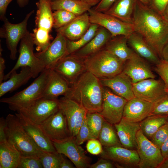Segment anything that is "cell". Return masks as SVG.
Instances as JSON below:
<instances>
[{
  "label": "cell",
  "mask_w": 168,
  "mask_h": 168,
  "mask_svg": "<svg viewBox=\"0 0 168 168\" xmlns=\"http://www.w3.org/2000/svg\"><path fill=\"white\" fill-rule=\"evenodd\" d=\"M153 105L154 103L135 97L126 103L122 118L139 123L150 115Z\"/></svg>",
  "instance_id": "obj_23"
},
{
  "label": "cell",
  "mask_w": 168,
  "mask_h": 168,
  "mask_svg": "<svg viewBox=\"0 0 168 168\" xmlns=\"http://www.w3.org/2000/svg\"><path fill=\"white\" fill-rule=\"evenodd\" d=\"M12 0H0V19L3 21L6 18V14L7 7Z\"/></svg>",
  "instance_id": "obj_49"
},
{
  "label": "cell",
  "mask_w": 168,
  "mask_h": 168,
  "mask_svg": "<svg viewBox=\"0 0 168 168\" xmlns=\"http://www.w3.org/2000/svg\"><path fill=\"white\" fill-rule=\"evenodd\" d=\"M138 1L142 4L146 5L151 6V5L152 0H136Z\"/></svg>",
  "instance_id": "obj_58"
},
{
  "label": "cell",
  "mask_w": 168,
  "mask_h": 168,
  "mask_svg": "<svg viewBox=\"0 0 168 168\" xmlns=\"http://www.w3.org/2000/svg\"><path fill=\"white\" fill-rule=\"evenodd\" d=\"M155 70L164 82L168 93V62L161 58L156 64Z\"/></svg>",
  "instance_id": "obj_43"
},
{
  "label": "cell",
  "mask_w": 168,
  "mask_h": 168,
  "mask_svg": "<svg viewBox=\"0 0 168 168\" xmlns=\"http://www.w3.org/2000/svg\"><path fill=\"white\" fill-rule=\"evenodd\" d=\"M34 12V10L31 11L23 21L18 23H12L7 17L3 21L4 24L0 29V37L5 39L7 47L10 51V57L12 60L16 58L18 43L29 31L27 28V22Z\"/></svg>",
  "instance_id": "obj_8"
},
{
  "label": "cell",
  "mask_w": 168,
  "mask_h": 168,
  "mask_svg": "<svg viewBox=\"0 0 168 168\" xmlns=\"http://www.w3.org/2000/svg\"><path fill=\"white\" fill-rule=\"evenodd\" d=\"M158 168H168V157L164 160Z\"/></svg>",
  "instance_id": "obj_57"
},
{
  "label": "cell",
  "mask_w": 168,
  "mask_h": 168,
  "mask_svg": "<svg viewBox=\"0 0 168 168\" xmlns=\"http://www.w3.org/2000/svg\"><path fill=\"white\" fill-rule=\"evenodd\" d=\"M91 7L98 4L101 0H82Z\"/></svg>",
  "instance_id": "obj_54"
},
{
  "label": "cell",
  "mask_w": 168,
  "mask_h": 168,
  "mask_svg": "<svg viewBox=\"0 0 168 168\" xmlns=\"http://www.w3.org/2000/svg\"><path fill=\"white\" fill-rule=\"evenodd\" d=\"M136 0H116L104 13L124 21L133 24Z\"/></svg>",
  "instance_id": "obj_32"
},
{
  "label": "cell",
  "mask_w": 168,
  "mask_h": 168,
  "mask_svg": "<svg viewBox=\"0 0 168 168\" xmlns=\"http://www.w3.org/2000/svg\"><path fill=\"white\" fill-rule=\"evenodd\" d=\"M59 109L58 99L42 98L19 112L33 123L40 125Z\"/></svg>",
  "instance_id": "obj_14"
},
{
  "label": "cell",
  "mask_w": 168,
  "mask_h": 168,
  "mask_svg": "<svg viewBox=\"0 0 168 168\" xmlns=\"http://www.w3.org/2000/svg\"><path fill=\"white\" fill-rule=\"evenodd\" d=\"M83 60L86 70L100 79L120 74L125 63L104 48Z\"/></svg>",
  "instance_id": "obj_4"
},
{
  "label": "cell",
  "mask_w": 168,
  "mask_h": 168,
  "mask_svg": "<svg viewBox=\"0 0 168 168\" xmlns=\"http://www.w3.org/2000/svg\"><path fill=\"white\" fill-rule=\"evenodd\" d=\"M161 58L168 62V42L163 49L161 52Z\"/></svg>",
  "instance_id": "obj_53"
},
{
  "label": "cell",
  "mask_w": 168,
  "mask_h": 168,
  "mask_svg": "<svg viewBox=\"0 0 168 168\" xmlns=\"http://www.w3.org/2000/svg\"><path fill=\"white\" fill-rule=\"evenodd\" d=\"M21 68L19 73H17L16 71L12 72L9 75L7 81L0 83V97L7 92L16 90L33 78L30 67H24Z\"/></svg>",
  "instance_id": "obj_30"
},
{
  "label": "cell",
  "mask_w": 168,
  "mask_h": 168,
  "mask_svg": "<svg viewBox=\"0 0 168 168\" xmlns=\"http://www.w3.org/2000/svg\"><path fill=\"white\" fill-rule=\"evenodd\" d=\"M51 69L64 78L70 86L86 71L83 59L72 54L63 58Z\"/></svg>",
  "instance_id": "obj_19"
},
{
  "label": "cell",
  "mask_w": 168,
  "mask_h": 168,
  "mask_svg": "<svg viewBox=\"0 0 168 168\" xmlns=\"http://www.w3.org/2000/svg\"></svg>",
  "instance_id": "obj_59"
},
{
  "label": "cell",
  "mask_w": 168,
  "mask_h": 168,
  "mask_svg": "<svg viewBox=\"0 0 168 168\" xmlns=\"http://www.w3.org/2000/svg\"><path fill=\"white\" fill-rule=\"evenodd\" d=\"M104 86L100 80L86 71L70 86L65 96L78 103L87 112L99 113L102 109Z\"/></svg>",
  "instance_id": "obj_2"
},
{
  "label": "cell",
  "mask_w": 168,
  "mask_h": 168,
  "mask_svg": "<svg viewBox=\"0 0 168 168\" xmlns=\"http://www.w3.org/2000/svg\"><path fill=\"white\" fill-rule=\"evenodd\" d=\"M135 97L154 103L167 93L162 79L148 78L133 83Z\"/></svg>",
  "instance_id": "obj_15"
},
{
  "label": "cell",
  "mask_w": 168,
  "mask_h": 168,
  "mask_svg": "<svg viewBox=\"0 0 168 168\" xmlns=\"http://www.w3.org/2000/svg\"><path fill=\"white\" fill-rule=\"evenodd\" d=\"M100 155L111 161L117 168L138 167L140 158L136 150L128 149L122 146L104 147Z\"/></svg>",
  "instance_id": "obj_13"
},
{
  "label": "cell",
  "mask_w": 168,
  "mask_h": 168,
  "mask_svg": "<svg viewBox=\"0 0 168 168\" xmlns=\"http://www.w3.org/2000/svg\"><path fill=\"white\" fill-rule=\"evenodd\" d=\"M116 0H101L94 9L95 11L104 12L111 7Z\"/></svg>",
  "instance_id": "obj_47"
},
{
  "label": "cell",
  "mask_w": 168,
  "mask_h": 168,
  "mask_svg": "<svg viewBox=\"0 0 168 168\" xmlns=\"http://www.w3.org/2000/svg\"><path fill=\"white\" fill-rule=\"evenodd\" d=\"M168 138V122L161 126L150 139L159 148Z\"/></svg>",
  "instance_id": "obj_42"
},
{
  "label": "cell",
  "mask_w": 168,
  "mask_h": 168,
  "mask_svg": "<svg viewBox=\"0 0 168 168\" xmlns=\"http://www.w3.org/2000/svg\"><path fill=\"white\" fill-rule=\"evenodd\" d=\"M74 164L70 160H68L63 156L60 165V168H74Z\"/></svg>",
  "instance_id": "obj_52"
},
{
  "label": "cell",
  "mask_w": 168,
  "mask_h": 168,
  "mask_svg": "<svg viewBox=\"0 0 168 168\" xmlns=\"http://www.w3.org/2000/svg\"><path fill=\"white\" fill-rule=\"evenodd\" d=\"M127 43V37L126 36L112 37L104 48L125 62L135 53L128 47Z\"/></svg>",
  "instance_id": "obj_31"
},
{
  "label": "cell",
  "mask_w": 168,
  "mask_h": 168,
  "mask_svg": "<svg viewBox=\"0 0 168 168\" xmlns=\"http://www.w3.org/2000/svg\"><path fill=\"white\" fill-rule=\"evenodd\" d=\"M161 15L164 19L168 22V3Z\"/></svg>",
  "instance_id": "obj_56"
},
{
  "label": "cell",
  "mask_w": 168,
  "mask_h": 168,
  "mask_svg": "<svg viewBox=\"0 0 168 168\" xmlns=\"http://www.w3.org/2000/svg\"><path fill=\"white\" fill-rule=\"evenodd\" d=\"M2 49L0 44V83L3 82L4 80L5 76L4 72L5 69V61L2 56Z\"/></svg>",
  "instance_id": "obj_50"
},
{
  "label": "cell",
  "mask_w": 168,
  "mask_h": 168,
  "mask_svg": "<svg viewBox=\"0 0 168 168\" xmlns=\"http://www.w3.org/2000/svg\"><path fill=\"white\" fill-rule=\"evenodd\" d=\"M34 45L32 34L28 31L20 41L19 56L17 62L12 70L5 75L4 80L7 79L11 73L20 68L30 67L34 78L38 77L45 69L44 64L34 53Z\"/></svg>",
  "instance_id": "obj_6"
},
{
  "label": "cell",
  "mask_w": 168,
  "mask_h": 168,
  "mask_svg": "<svg viewBox=\"0 0 168 168\" xmlns=\"http://www.w3.org/2000/svg\"><path fill=\"white\" fill-rule=\"evenodd\" d=\"M70 88V86L67 81L51 69L50 77L44 91L43 97L52 100L58 99L59 96H66L69 92Z\"/></svg>",
  "instance_id": "obj_28"
},
{
  "label": "cell",
  "mask_w": 168,
  "mask_h": 168,
  "mask_svg": "<svg viewBox=\"0 0 168 168\" xmlns=\"http://www.w3.org/2000/svg\"><path fill=\"white\" fill-rule=\"evenodd\" d=\"M51 69L45 68L28 87L13 96L3 98L0 102L7 104L12 110L20 112L43 97L49 81Z\"/></svg>",
  "instance_id": "obj_3"
},
{
  "label": "cell",
  "mask_w": 168,
  "mask_h": 168,
  "mask_svg": "<svg viewBox=\"0 0 168 168\" xmlns=\"http://www.w3.org/2000/svg\"><path fill=\"white\" fill-rule=\"evenodd\" d=\"M161 154L164 160L168 157V138L162 144L160 147Z\"/></svg>",
  "instance_id": "obj_51"
},
{
  "label": "cell",
  "mask_w": 168,
  "mask_h": 168,
  "mask_svg": "<svg viewBox=\"0 0 168 168\" xmlns=\"http://www.w3.org/2000/svg\"><path fill=\"white\" fill-rule=\"evenodd\" d=\"M58 107L66 117L71 137L75 138L87 111L74 100L64 96L58 99Z\"/></svg>",
  "instance_id": "obj_10"
},
{
  "label": "cell",
  "mask_w": 168,
  "mask_h": 168,
  "mask_svg": "<svg viewBox=\"0 0 168 168\" xmlns=\"http://www.w3.org/2000/svg\"><path fill=\"white\" fill-rule=\"evenodd\" d=\"M103 86L128 101L135 97L133 91V83L129 77L121 72L112 77L100 79Z\"/></svg>",
  "instance_id": "obj_24"
},
{
  "label": "cell",
  "mask_w": 168,
  "mask_h": 168,
  "mask_svg": "<svg viewBox=\"0 0 168 168\" xmlns=\"http://www.w3.org/2000/svg\"><path fill=\"white\" fill-rule=\"evenodd\" d=\"M99 27L97 24H91L86 33L78 40L71 41L67 39L68 55L74 53L87 44L95 36Z\"/></svg>",
  "instance_id": "obj_36"
},
{
  "label": "cell",
  "mask_w": 168,
  "mask_h": 168,
  "mask_svg": "<svg viewBox=\"0 0 168 168\" xmlns=\"http://www.w3.org/2000/svg\"><path fill=\"white\" fill-rule=\"evenodd\" d=\"M168 3V0H152L151 6L161 14Z\"/></svg>",
  "instance_id": "obj_48"
},
{
  "label": "cell",
  "mask_w": 168,
  "mask_h": 168,
  "mask_svg": "<svg viewBox=\"0 0 168 168\" xmlns=\"http://www.w3.org/2000/svg\"><path fill=\"white\" fill-rule=\"evenodd\" d=\"M91 23L87 12L77 16L65 26L56 30L67 39L71 41L78 40L87 31Z\"/></svg>",
  "instance_id": "obj_26"
},
{
  "label": "cell",
  "mask_w": 168,
  "mask_h": 168,
  "mask_svg": "<svg viewBox=\"0 0 168 168\" xmlns=\"http://www.w3.org/2000/svg\"><path fill=\"white\" fill-rule=\"evenodd\" d=\"M5 121L4 130L6 138L21 156H38L42 150L26 132L15 114H8Z\"/></svg>",
  "instance_id": "obj_5"
},
{
  "label": "cell",
  "mask_w": 168,
  "mask_h": 168,
  "mask_svg": "<svg viewBox=\"0 0 168 168\" xmlns=\"http://www.w3.org/2000/svg\"><path fill=\"white\" fill-rule=\"evenodd\" d=\"M114 125L122 146L128 149L137 150L136 135L140 129L139 123L129 121L122 118L119 122Z\"/></svg>",
  "instance_id": "obj_25"
},
{
  "label": "cell",
  "mask_w": 168,
  "mask_h": 168,
  "mask_svg": "<svg viewBox=\"0 0 168 168\" xmlns=\"http://www.w3.org/2000/svg\"><path fill=\"white\" fill-rule=\"evenodd\" d=\"M39 125L52 142L64 141L71 137L66 117L59 109Z\"/></svg>",
  "instance_id": "obj_12"
},
{
  "label": "cell",
  "mask_w": 168,
  "mask_h": 168,
  "mask_svg": "<svg viewBox=\"0 0 168 168\" xmlns=\"http://www.w3.org/2000/svg\"><path fill=\"white\" fill-rule=\"evenodd\" d=\"M63 156V154L57 151L49 152L43 150L38 156L44 168H60Z\"/></svg>",
  "instance_id": "obj_38"
},
{
  "label": "cell",
  "mask_w": 168,
  "mask_h": 168,
  "mask_svg": "<svg viewBox=\"0 0 168 168\" xmlns=\"http://www.w3.org/2000/svg\"><path fill=\"white\" fill-rule=\"evenodd\" d=\"M112 37L108 30L100 26L91 40L84 46L72 54L84 59L103 49Z\"/></svg>",
  "instance_id": "obj_27"
},
{
  "label": "cell",
  "mask_w": 168,
  "mask_h": 168,
  "mask_svg": "<svg viewBox=\"0 0 168 168\" xmlns=\"http://www.w3.org/2000/svg\"><path fill=\"white\" fill-rule=\"evenodd\" d=\"M168 115H150L139 122L140 129L149 139L161 126L168 122Z\"/></svg>",
  "instance_id": "obj_34"
},
{
  "label": "cell",
  "mask_w": 168,
  "mask_h": 168,
  "mask_svg": "<svg viewBox=\"0 0 168 168\" xmlns=\"http://www.w3.org/2000/svg\"><path fill=\"white\" fill-rule=\"evenodd\" d=\"M98 139L88 140L86 145L87 151L93 155H100L102 152L103 148L101 142Z\"/></svg>",
  "instance_id": "obj_45"
},
{
  "label": "cell",
  "mask_w": 168,
  "mask_h": 168,
  "mask_svg": "<svg viewBox=\"0 0 168 168\" xmlns=\"http://www.w3.org/2000/svg\"><path fill=\"white\" fill-rule=\"evenodd\" d=\"M137 150L140 158L139 168H158L164 160L157 146L139 130L136 135Z\"/></svg>",
  "instance_id": "obj_7"
},
{
  "label": "cell",
  "mask_w": 168,
  "mask_h": 168,
  "mask_svg": "<svg viewBox=\"0 0 168 168\" xmlns=\"http://www.w3.org/2000/svg\"><path fill=\"white\" fill-rule=\"evenodd\" d=\"M86 119L90 132V139H98L105 119L97 112H87Z\"/></svg>",
  "instance_id": "obj_37"
},
{
  "label": "cell",
  "mask_w": 168,
  "mask_h": 168,
  "mask_svg": "<svg viewBox=\"0 0 168 168\" xmlns=\"http://www.w3.org/2000/svg\"><path fill=\"white\" fill-rule=\"evenodd\" d=\"M15 114L26 132L40 149L49 152L56 151L53 142L39 125L31 121L20 113L17 112Z\"/></svg>",
  "instance_id": "obj_21"
},
{
  "label": "cell",
  "mask_w": 168,
  "mask_h": 168,
  "mask_svg": "<svg viewBox=\"0 0 168 168\" xmlns=\"http://www.w3.org/2000/svg\"><path fill=\"white\" fill-rule=\"evenodd\" d=\"M77 16L73 13L67 11L59 9L53 12V28L56 29L67 25Z\"/></svg>",
  "instance_id": "obj_39"
},
{
  "label": "cell",
  "mask_w": 168,
  "mask_h": 168,
  "mask_svg": "<svg viewBox=\"0 0 168 168\" xmlns=\"http://www.w3.org/2000/svg\"><path fill=\"white\" fill-rule=\"evenodd\" d=\"M5 127L4 123L0 124V168H17L21 155L7 139Z\"/></svg>",
  "instance_id": "obj_22"
},
{
  "label": "cell",
  "mask_w": 168,
  "mask_h": 168,
  "mask_svg": "<svg viewBox=\"0 0 168 168\" xmlns=\"http://www.w3.org/2000/svg\"><path fill=\"white\" fill-rule=\"evenodd\" d=\"M76 144L79 145L90 139V132L87 124L86 117L76 136L74 138Z\"/></svg>",
  "instance_id": "obj_44"
},
{
  "label": "cell",
  "mask_w": 168,
  "mask_h": 168,
  "mask_svg": "<svg viewBox=\"0 0 168 168\" xmlns=\"http://www.w3.org/2000/svg\"><path fill=\"white\" fill-rule=\"evenodd\" d=\"M53 10H64L76 16L87 12L91 7L82 0H51Z\"/></svg>",
  "instance_id": "obj_33"
},
{
  "label": "cell",
  "mask_w": 168,
  "mask_h": 168,
  "mask_svg": "<svg viewBox=\"0 0 168 168\" xmlns=\"http://www.w3.org/2000/svg\"><path fill=\"white\" fill-rule=\"evenodd\" d=\"M53 143L56 151L67 157L76 167L89 168L91 158L86 155L84 149L76 144L74 138L71 137L64 141Z\"/></svg>",
  "instance_id": "obj_18"
},
{
  "label": "cell",
  "mask_w": 168,
  "mask_h": 168,
  "mask_svg": "<svg viewBox=\"0 0 168 168\" xmlns=\"http://www.w3.org/2000/svg\"><path fill=\"white\" fill-rule=\"evenodd\" d=\"M51 0H38L36 3L37 7L35 17V27L32 35L35 36L50 37L53 28V12Z\"/></svg>",
  "instance_id": "obj_16"
},
{
  "label": "cell",
  "mask_w": 168,
  "mask_h": 168,
  "mask_svg": "<svg viewBox=\"0 0 168 168\" xmlns=\"http://www.w3.org/2000/svg\"><path fill=\"white\" fill-rule=\"evenodd\" d=\"M29 0H16L17 3L19 6L21 8L27 5Z\"/></svg>",
  "instance_id": "obj_55"
},
{
  "label": "cell",
  "mask_w": 168,
  "mask_h": 168,
  "mask_svg": "<svg viewBox=\"0 0 168 168\" xmlns=\"http://www.w3.org/2000/svg\"><path fill=\"white\" fill-rule=\"evenodd\" d=\"M134 31L139 34L161 58L168 42V22L151 5L136 1L133 16Z\"/></svg>",
  "instance_id": "obj_1"
},
{
  "label": "cell",
  "mask_w": 168,
  "mask_h": 168,
  "mask_svg": "<svg viewBox=\"0 0 168 168\" xmlns=\"http://www.w3.org/2000/svg\"><path fill=\"white\" fill-rule=\"evenodd\" d=\"M39 158L36 156H21L17 168H42Z\"/></svg>",
  "instance_id": "obj_41"
},
{
  "label": "cell",
  "mask_w": 168,
  "mask_h": 168,
  "mask_svg": "<svg viewBox=\"0 0 168 168\" xmlns=\"http://www.w3.org/2000/svg\"><path fill=\"white\" fill-rule=\"evenodd\" d=\"M127 42L137 54L151 62L157 64L159 56L143 37L134 31L128 37Z\"/></svg>",
  "instance_id": "obj_29"
},
{
  "label": "cell",
  "mask_w": 168,
  "mask_h": 168,
  "mask_svg": "<svg viewBox=\"0 0 168 168\" xmlns=\"http://www.w3.org/2000/svg\"><path fill=\"white\" fill-rule=\"evenodd\" d=\"M67 44V39L57 32L55 38L45 50L35 54L45 68L52 69L60 60L68 55Z\"/></svg>",
  "instance_id": "obj_17"
},
{
  "label": "cell",
  "mask_w": 168,
  "mask_h": 168,
  "mask_svg": "<svg viewBox=\"0 0 168 168\" xmlns=\"http://www.w3.org/2000/svg\"><path fill=\"white\" fill-rule=\"evenodd\" d=\"M122 72L129 77L133 83L156 77L148 65L135 52L125 62Z\"/></svg>",
  "instance_id": "obj_20"
},
{
  "label": "cell",
  "mask_w": 168,
  "mask_h": 168,
  "mask_svg": "<svg viewBox=\"0 0 168 168\" xmlns=\"http://www.w3.org/2000/svg\"><path fill=\"white\" fill-rule=\"evenodd\" d=\"M115 167L114 163L110 160L100 157L95 163L91 164L89 168H113Z\"/></svg>",
  "instance_id": "obj_46"
},
{
  "label": "cell",
  "mask_w": 168,
  "mask_h": 168,
  "mask_svg": "<svg viewBox=\"0 0 168 168\" xmlns=\"http://www.w3.org/2000/svg\"><path fill=\"white\" fill-rule=\"evenodd\" d=\"M90 22L103 27L112 37L124 35L128 37L135 31L133 24L124 21L111 15L90 9L88 12Z\"/></svg>",
  "instance_id": "obj_9"
},
{
  "label": "cell",
  "mask_w": 168,
  "mask_h": 168,
  "mask_svg": "<svg viewBox=\"0 0 168 168\" xmlns=\"http://www.w3.org/2000/svg\"><path fill=\"white\" fill-rule=\"evenodd\" d=\"M113 125L104 120L98 139L104 147L122 146Z\"/></svg>",
  "instance_id": "obj_35"
},
{
  "label": "cell",
  "mask_w": 168,
  "mask_h": 168,
  "mask_svg": "<svg viewBox=\"0 0 168 168\" xmlns=\"http://www.w3.org/2000/svg\"><path fill=\"white\" fill-rule=\"evenodd\" d=\"M150 115H168V93L154 103Z\"/></svg>",
  "instance_id": "obj_40"
},
{
  "label": "cell",
  "mask_w": 168,
  "mask_h": 168,
  "mask_svg": "<svg viewBox=\"0 0 168 168\" xmlns=\"http://www.w3.org/2000/svg\"><path fill=\"white\" fill-rule=\"evenodd\" d=\"M127 101L104 86L102 109L99 113L105 121L114 125L122 118L124 107Z\"/></svg>",
  "instance_id": "obj_11"
}]
</instances>
